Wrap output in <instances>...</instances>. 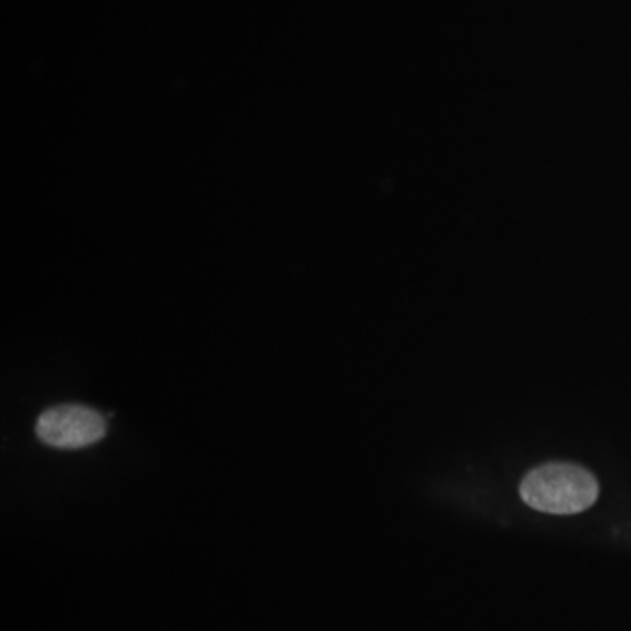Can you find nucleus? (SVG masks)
I'll use <instances>...</instances> for the list:
<instances>
[{
  "label": "nucleus",
  "mask_w": 631,
  "mask_h": 631,
  "mask_svg": "<svg viewBox=\"0 0 631 631\" xmlns=\"http://www.w3.org/2000/svg\"><path fill=\"white\" fill-rule=\"evenodd\" d=\"M521 496L536 511L578 514L599 499V483L591 472L570 463H549L530 472L521 483Z\"/></svg>",
  "instance_id": "nucleus-1"
},
{
  "label": "nucleus",
  "mask_w": 631,
  "mask_h": 631,
  "mask_svg": "<svg viewBox=\"0 0 631 631\" xmlns=\"http://www.w3.org/2000/svg\"><path fill=\"white\" fill-rule=\"evenodd\" d=\"M108 432V423L96 408L85 405H57L39 416L36 434L57 450L91 446Z\"/></svg>",
  "instance_id": "nucleus-2"
}]
</instances>
